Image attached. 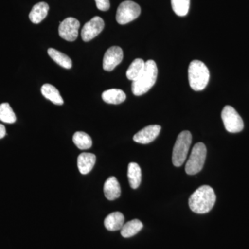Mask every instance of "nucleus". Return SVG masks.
<instances>
[{
  "label": "nucleus",
  "instance_id": "16",
  "mask_svg": "<svg viewBox=\"0 0 249 249\" xmlns=\"http://www.w3.org/2000/svg\"><path fill=\"white\" fill-rule=\"evenodd\" d=\"M102 98L108 104L119 105L125 101L126 95L121 89H111L103 93Z\"/></svg>",
  "mask_w": 249,
  "mask_h": 249
},
{
  "label": "nucleus",
  "instance_id": "24",
  "mask_svg": "<svg viewBox=\"0 0 249 249\" xmlns=\"http://www.w3.org/2000/svg\"><path fill=\"white\" fill-rule=\"evenodd\" d=\"M174 12L178 16L188 14L190 8V0H171Z\"/></svg>",
  "mask_w": 249,
  "mask_h": 249
},
{
  "label": "nucleus",
  "instance_id": "11",
  "mask_svg": "<svg viewBox=\"0 0 249 249\" xmlns=\"http://www.w3.org/2000/svg\"><path fill=\"white\" fill-rule=\"evenodd\" d=\"M160 129L161 127L158 124L147 126L134 136V141L141 144L150 143L158 137Z\"/></svg>",
  "mask_w": 249,
  "mask_h": 249
},
{
  "label": "nucleus",
  "instance_id": "23",
  "mask_svg": "<svg viewBox=\"0 0 249 249\" xmlns=\"http://www.w3.org/2000/svg\"><path fill=\"white\" fill-rule=\"evenodd\" d=\"M0 121L6 124H14L16 122V114L9 103H4L0 105Z\"/></svg>",
  "mask_w": 249,
  "mask_h": 249
},
{
  "label": "nucleus",
  "instance_id": "20",
  "mask_svg": "<svg viewBox=\"0 0 249 249\" xmlns=\"http://www.w3.org/2000/svg\"><path fill=\"white\" fill-rule=\"evenodd\" d=\"M145 65V62H144V60H142V59H135L129 65V68L127 69V71H126L127 78L129 80H132V82L137 80L143 71Z\"/></svg>",
  "mask_w": 249,
  "mask_h": 249
},
{
  "label": "nucleus",
  "instance_id": "12",
  "mask_svg": "<svg viewBox=\"0 0 249 249\" xmlns=\"http://www.w3.org/2000/svg\"><path fill=\"white\" fill-rule=\"evenodd\" d=\"M103 191L108 200L112 201L118 199L121 196V189L117 178L114 177L108 178L105 182Z\"/></svg>",
  "mask_w": 249,
  "mask_h": 249
},
{
  "label": "nucleus",
  "instance_id": "4",
  "mask_svg": "<svg viewBox=\"0 0 249 249\" xmlns=\"http://www.w3.org/2000/svg\"><path fill=\"white\" fill-rule=\"evenodd\" d=\"M192 142V134L188 131H183L178 134L173 151V163L180 167L186 160Z\"/></svg>",
  "mask_w": 249,
  "mask_h": 249
},
{
  "label": "nucleus",
  "instance_id": "14",
  "mask_svg": "<svg viewBox=\"0 0 249 249\" xmlns=\"http://www.w3.org/2000/svg\"><path fill=\"white\" fill-rule=\"evenodd\" d=\"M124 217L120 212H114L109 214L105 219L104 225L108 231H116L121 230L124 225Z\"/></svg>",
  "mask_w": 249,
  "mask_h": 249
},
{
  "label": "nucleus",
  "instance_id": "1",
  "mask_svg": "<svg viewBox=\"0 0 249 249\" xmlns=\"http://www.w3.org/2000/svg\"><path fill=\"white\" fill-rule=\"evenodd\" d=\"M216 201L214 190L211 186L198 188L190 196L188 204L193 212L197 214L207 213L213 208Z\"/></svg>",
  "mask_w": 249,
  "mask_h": 249
},
{
  "label": "nucleus",
  "instance_id": "26",
  "mask_svg": "<svg viewBox=\"0 0 249 249\" xmlns=\"http://www.w3.org/2000/svg\"><path fill=\"white\" fill-rule=\"evenodd\" d=\"M6 134V128L3 124H0V139L4 138Z\"/></svg>",
  "mask_w": 249,
  "mask_h": 249
},
{
  "label": "nucleus",
  "instance_id": "18",
  "mask_svg": "<svg viewBox=\"0 0 249 249\" xmlns=\"http://www.w3.org/2000/svg\"><path fill=\"white\" fill-rule=\"evenodd\" d=\"M41 92L47 99L52 101L53 104L57 105V106H62L64 103L60 93L59 92L56 88H55L52 85L45 84L42 85V88H41Z\"/></svg>",
  "mask_w": 249,
  "mask_h": 249
},
{
  "label": "nucleus",
  "instance_id": "8",
  "mask_svg": "<svg viewBox=\"0 0 249 249\" xmlns=\"http://www.w3.org/2000/svg\"><path fill=\"white\" fill-rule=\"evenodd\" d=\"M79 28L80 22L78 19L73 18H67L59 26V35L64 40L73 42L78 37Z\"/></svg>",
  "mask_w": 249,
  "mask_h": 249
},
{
  "label": "nucleus",
  "instance_id": "17",
  "mask_svg": "<svg viewBox=\"0 0 249 249\" xmlns=\"http://www.w3.org/2000/svg\"><path fill=\"white\" fill-rule=\"evenodd\" d=\"M127 178L129 185L133 189H137L142 182V170L137 163H130L127 169Z\"/></svg>",
  "mask_w": 249,
  "mask_h": 249
},
{
  "label": "nucleus",
  "instance_id": "10",
  "mask_svg": "<svg viewBox=\"0 0 249 249\" xmlns=\"http://www.w3.org/2000/svg\"><path fill=\"white\" fill-rule=\"evenodd\" d=\"M124 58V52L119 47H111L108 49L103 58V69L107 71L114 70L117 65L122 62Z\"/></svg>",
  "mask_w": 249,
  "mask_h": 249
},
{
  "label": "nucleus",
  "instance_id": "5",
  "mask_svg": "<svg viewBox=\"0 0 249 249\" xmlns=\"http://www.w3.org/2000/svg\"><path fill=\"white\" fill-rule=\"evenodd\" d=\"M206 147L203 142H197L194 145L185 168L188 175H196L202 170L206 160Z\"/></svg>",
  "mask_w": 249,
  "mask_h": 249
},
{
  "label": "nucleus",
  "instance_id": "22",
  "mask_svg": "<svg viewBox=\"0 0 249 249\" xmlns=\"http://www.w3.org/2000/svg\"><path fill=\"white\" fill-rule=\"evenodd\" d=\"M73 142L80 150H88L92 146V140L88 134L77 132L73 134Z\"/></svg>",
  "mask_w": 249,
  "mask_h": 249
},
{
  "label": "nucleus",
  "instance_id": "2",
  "mask_svg": "<svg viewBox=\"0 0 249 249\" xmlns=\"http://www.w3.org/2000/svg\"><path fill=\"white\" fill-rule=\"evenodd\" d=\"M158 69L157 64L152 60L145 62V67L142 74L137 80L132 82V91L135 96H142L147 93L157 80Z\"/></svg>",
  "mask_w": 249,
  "mask_h": 249
},
{
  "label": "nucleus",
  "instance_id": "7",
  "mask_svg": "<svg viewBox=\"0 0 249 249\" xmlns=\"http://www.w3.org/2000/svg\"><path fill=\"white\" fill-rule=\"evenodd\" d=\"M224 127L231 133L240 132L244 128V122L237 111L230 106L224 107L222 111Z\"/></svg>",
  "mask_w": 249,
  "mask_h": 249
},
{
  "label": "nucleus",
  "instance_id": "3",
  "mask_svg": "<svg viewBox=\"0 0 249 249\" xmlns=\"http://www.w3.org/2000/svg\"><path fill=\"white\" fill-rule=\"evenodd\" d=\"M209 78V70L204 62L196 60L191 62L188 67V80L192 89L195 91L205 89Z\"/></svg>",
  "mask_w": 249,
  "mask_h": 249
},
{
  "label": "nucleus",
  "instance_id": "21",
  "mask_svg": "<svg viewBox=\"0 0 249 249\" xmlns=\"http://www.w3.org/2000/svg\"><path fill=\"white\" fill-rule=\"evenodd\" d=\"M48 54L49 56L53 59V61L56 62L65 69H71L72 67V61L70 57L67 56L65 54L62 52H58L56 49L50 48L48 49Z\"/></svg>",
  "mask_w": 249,
  "mask_h": 249
},
{
  "label": "nucleus",
  "instance_id": "19",
  "mask_svg": "<svg viewBox=\"0 0 249 249\" xmlns=\"http://www.w3.org/2000/svg\"><path fill=\"white\" fill-rule=\"evenodd\" d=\"M143 227L142 222L139 219H133L125 223L121 229V234L124 238H129L137 233Z\"/></svg>",
  "mask_w": 249,
  "mask_h": 249
},
{
  "label": "nucleus",
  "instance_id": "25",
  "mask_svg": "<svg viewBox=\"0 0 249 249\" xmlns=\"http://www.w3.org/2000/svg\"><path fill=\"white\" fill-rule=\"evenodd\" d=\"M96 6L98 9L102 11H107L110 7V2L109 0H95Z\"/></svg>",
  "mask_w": 249,
  "mask_h": 249
},
{
  "label": "nucleus",
  "instance_id": "9",
  "mask_svg": "<svg viewBox=\"0 0 249 249\" xmlns=\"http://www.w3.org/2000/svg\"><path fill=\"white\" fill-rule=\"evenodd\" d=\"M105 27L102 18L96 16L87 22L81 31V37L85 42H89L101 34Z\"/></svg>",
  "mask_w": 249,
  "mask_h": 249
},
{
  "label": "nucleus",
  "instance_id": "13",
  "mask_svg": "<svg viewBox=\"0 0 249 249\" xmlns=\"http://www.w3.org/2000/svg\"><path fill=\"white\" fill-rule=\"evenodd\" d=\"M96 156L91 153L80 154L78 157V168L82 175H87L93 169L96 163Z\"/></svg>",
  "mask_w": 249,
  "mask_h": 249
},
{
  "label": "nucleus",
  "instance_id": "15",
  "mask_svg": "<svg viewBox=\"0 0 249 249\" xmlns=\"http://www.w3.org/2000/svg\"><path fill=\"white\" fill-rule=\"evenodd\" d=\"M49 10V6L47 3H37L31 10L29 14V19L34 24H39L47 17Z\"/></svg>",
  "mask_w": 249,
  "mask_h": 249
},
{
  "label": "nucleus",
  "instance_id": "6",
  "mask_svg": "<svg viewBox=\"0 0 249 249\" xmlns=\"http://www.w3.org/2000/svg\"><path fill=\"white\" fill-rule=\"evenodd\" d=\"M141 7L134 1H124L119 5L116 12V19L120 24L132 22L140 16Z\"/></svg>",
  "mask_w": 249,
  "mask_h": 249
}]
</instances>
